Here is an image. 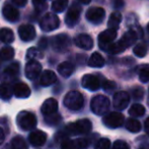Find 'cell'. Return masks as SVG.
Wrapping results in <instances>:
<instances>
[{
  "label": "cell",
  "mask_w": 149,
  "mask_h": 149,
  "mask_svg": "<svg viewBox=\"0 0 149 149\" xmlns=\"http://www.w3.org/2000/svg\"><path fill=\"white\" fill-rule=\"evenodd\" d=\"M42 112L45 115L53 114V113L57 112L58 110V102L54 98H48L44 101L43 105L41 107Z\"/></svg>",
  "instance_id": "19"
},
{
  "label": "cell",
  "mask_w": 149,
  "mask_h": 149,
  "mask_svg": "<svg viewBox=\"0 0 149 149\" xmlns=\"http://www.w3.org/2000/svg\"><path fill=\"white\" fill-rule=\"evenodd\" d=\"M84 104V98L78 91H70L64 97V105L70 110H79Z\"/></svg>",
  "instance_id": "2"
},
{
  "label": "cell",
  "mask_w": 149,
  "mask_h": 149,
  "mask_svg": "<svg viewBox=\"0 0 149 149\" xmlns=\"http://www.w3.org/2000/svg\"><path fill=\"white\" fill-rule=\"evenodd\" d=\"M4 139H5V134H4L3 130L0 128V145H1L2 143H3Z\"/></svg>",
  "instance_id": "48"
},
{
  "label": "cell",
  "mask_w": 149,
  "mask_h": 149,
  "mask_svg": "<svg viewBox=\"0 0 149 149\" xmlns=\"http://www.w3.org/2000/svg\"><path fill=\"white\" fill-rule=\"evenodd\" d=\"M29 140L33 146L41 147L47 141V134L41 130H35V131L33 130V132H31L30 136H29Z\"/></svg>",
  "instance_id": "15"
},
{
  "label": "cell",
  "mask_w": 149,
  "mask_h": 149,
  "mask_svg": "<svg viewBox=\"0 0 149 149\" xmlns=\"http://www.w3.org/2000/svg\"><path fill=\"white\" fill-rule=\"evenodd\" d=\"M16 123L24 131H33L37 126V117L30 112H22L16 117Z\"/></svg>",
  "instance_id": "3"
},
{
  "label": "cell",
  "mask_w": 149,
  "mask_h": 149,
  "mask_svg": "<svg viewBox=\"0 0 149 149\" xmlns=\"http://www.w3.org/2000/svg\"><path fill=\"white\" fill-rule=\"evenodd\" d=\"M0 57L2 60H10L14 57V50L12 47H4L0 51Z\"/></svg>",
  "instance_id": "33"
},
{
  "label": "cell",
  "mask_w": 149,
  "mask_h": 149,
  "mask_svg": "<svg viewBox=\"0 0 149 149\" xmlns=\"http://www.w3.org/2000/svg\"><path fill=\"white\" fill-rule=\"evenodd\" d=\"M10 149H28V145H26L24 138L17 136V137L13 138V140L11 141Z\"/></svg>",
  "instance_id": "30"
},
{
  "label": "cell",
  "mask_w": 149,
  "mask_h": 149,
  "mask_svg": "<svg viewBox=\"0 0 149 149\" xmlns=\"http://www.w3.org/2000/svg\"><path fill=\"white\" fill-rule=\"evenodd\" d=\"M14 95L17 98H28L31 95V89L26 84L24 83H17L12 88Z\"/></svg>",
  "instance_id": "20"
},
{
  "label": "cell",
  "mask_w": 149,
  "mask_h": 149,
  "mask_svg": "<svg viewBox=\"0 0 149 149\" xmlns=\"http://www.w3.org/2000/svg\"><path fill=\"white\" fill-rule=\"evenodd\" d=\"M124 4H125L124 0H114V2H113V5H114V7L116 8V9L122 8L124 6Z\"/></svg>",
  "instance_id": "44"
},
{
  "label": "cell",
  "mask_w": 149,
  "mask_h": 149,
  "mask_svg": "<svg viewBox=\"0 0 149 149\" xmlns=\"http://www.w3.org/2000/svg\"><path fill=\"white\" fill-rule=\"evenodd\" d=\"M61 117L57 113H53V114H49V115H46V119H45V121L50 126H56L61 121Z\"/></svg>",
  "instance_id": "36"
},
{
  "label": "cell",
  "mask_w": 149,
  "mask_h": 149,
  "mask_svg": "<svg viewBox=\"0 0 149 149\" xmlns=\"http://www.w3.org/2000/svg\"><path fill=\"white\" fill-rule=\"evenodd\" d=\"M130 101V96L126 91H120L118 93L115 94L114 100H113V104L114 107L119 110L125 109L128 106Z\"/></svg>",
  "instance_id": "14"
},
{
  "label": "cell",
  "mask_w": 149,
  "mask_h": 149,
  "mask_svg": "<svg viewBox=\"0 0 149 149\" xmlns=\"http://www.w3.org/2000/svg\"><path fill=\"white\" fill-rule=\"evenodd\" d=\"M12 93H13V90L9 84L4 83L0 85V98L4 100H8L11 98Z\"/></svg>",
  "instance_id": "26"
},
{
  "label": "cell",
  "mask_w": 149,
  "mask_h": 149,
  "mask_svg": "<svg viewBox=\"0 0 149 149\" xmlns=\"http://www.w3.org/2000/svg\"><path fill=\"white\" fill-rule=\"evenodd\" d=\"M0 40L3 43H11L14 41V34L10 29L3 28L0 30Z\"/></svg>",
  "instance_id": "25"
},
{
  "label": "cell",
  "mask_w": 149,
  "mask_h": 149,
  "mask_svg": "<svg viewBox=\"0 0 149 149\" xmlns=\"http://www.w3.org/2000/svg\"><path fill=\"white\" fill-rule=\"evenodd\" d=\"M87 64L91 68H102L104 64V59L98 52H94L89 57Z\"/></svg>",
  "instance_id": "23"
},
{
  "label": "cell",
  "mask_w": 149,
  "mask_h": 149,
  "mask_svg": "<svg viewBox=\"0 0 149 149\" xmlns=\"http://www.w3.org/2000/svg\"><path fill=\"white\" fill-rule=\"evenodd\" d=\"M57 81V76L52 71H45L41 76V85L44 87H48V86L53 85L55 82Z\"/></svg>",
  "instance_id": "21"
},
{
  "label": "cell",
  "mask_w": 149,
  "mask_h": 149,
  "mask_svg": "<svg viewBox=\"0 0 149 149\" xmlns=\"http://www.w3.org/2000/svg\"><path fill=\"white\" fill-rule=\"evenodd\" d=\"M141 124L134 119H129L126 121V129L131 133H138L141 131Z\"/></svg>",
  "instance_id": "27"
},
{
  "label": "cell",
  "mask_w": 149,
  "mask_h": 149,
  "mask_svg": "<svg viewBox=\"0 0 149 149\" xmlns=\"http://www.w3.org/2000/svg\"><path fill=\"white\" fill-rule=\"evenodd\" d=\"M80 12L81 8L79 5H77L76 3H74L69 10L67 11V14L65 16V23L68 27H74L75 25L78 23L79 18H80Z\"/></svg>",
  "instance_id": "10"
},
{
  "label": "cell",
  "mask_w": 149,
  "mask_h": 149,
  "mask_svg": "<svg viewBox=\"0 0 149 149\" xmlns=\"http://www.w3.org/2000/svg\"><path fill=\"white\" fill-rule=\"evenodd\" d=\"M73 149H86L89 145V141L86 138H78L72 140Z\"/></svg>",
  "instance_id": "34"
},
{
  "label": "cell",
  "mask_w": 149,
  "mask_h": 149,
  "mask_svg": "<svg viewBox=\"0 0 149 149\" xmlns=\"http://www.w3.org/2000/svg\"><path fill=\"white\" fill-rule=\"evenodd\" d=\"M74 43L79 48L85 50H90L93 47V40L87 34H80L76 36L74 39Z\"/></svg>",
  "instance_id": "17"
},
{
  "label": "cell",
  "mask_w": 149,
  "mask_h": 149,
  "mask_svg": "<svg viewBox=\"0 0 149 149\" xmlns=\"http://www.w3.org/2000/svg\"><path fill=\"white\" fill-rule=\"evenodd\" d=\"M112 149H130V146L123 140H117L113 145Z\"/></svg>",
  "instance_id": "41"
},
{
  "label": "cell",
  "mask_w": 149,
  "mask_h": 149,
  "mask_svg": "<svg viewBox=\"0 0 149 149\" xmlns=\"http://www.w3.org/2000/svg\"><path fill=\"white\" fill-rule=\"evenodd\" d=\"M102 88H104L107 92H111V91H113V90L116 89L117 85L115 82L109 81V80H104V83H102Z\"/></svg>",
  "instance_id": "40"
},
{
  "label": "cell",
  "mask_w": 149,
  "mask_h": 149,
  "mask_svg": "<svg viewBox=\"0 0 149 149\" xmlns=\"http://www.w3.org/2000/svg\"><path fill=\"white\" fill-rule=\"evenodd\" d=\"M68 5V0H54L52 3V9L55 12H63Z\"/></svg>",
  "instance_id": "31"
},
{
  "label": "cell",
  "mask_w": 149,
  "mask_h": 149,
  "mask_svg": "<svg viewBox=\"0 0 149 149\" xmlns=\"http://www.w3.org/2000/svg\"><path fill=\"white\" fill-rule=\"evenodd\" d=\"M90 108L96 115H104L110 108V100L104 95H96L91 99Z\"/></svg>",
  "instance_id": "4"
},
{
  "label": "cell",
  "mask_w": 149,
  "mask_h": 149,
  "mask_svg": "<svg viewBox=\"0 0 149 149\" xmlns=\"http://www.w3.org/2000/svg\"><path fill=\"white\" fill-rule=\"evenodd\" d=\"M81 85L83 88L90 91H96L100 88V80L97 76L87 74L84 75L81 80Z\"/></svg>",
  "instance_id": "12"
},
{
  "label": "cell",
  "mask_w": 149,
  "mask_h": 149,
  "mask_svg": "<svg viewBox=\"0 0 149 149\" xmlns=\"http://www.w3.org/2000/svg\"><path fill=\"white\" fill-rule=\"evenodd\" d=\"M18 34L22 41H31L36 37V30L35 27L31 25H22L18 28Z\"/></svg>",
  "instance_id": "16"
},
{
  "label": "cell",
  "mask_w": 149,
  "mask_h": 149,
  "mask_svg": "<svg viewBox=\"0 0 149 149\" xmlns=\"http://www.w3.org/2000/svg\"><path fill=\"white\" fill-rule=\"evenodd\" d=\"M124 115L120 112H110L102 117V123L107 128L117 129L124 124Z\"/></svg>",
  "instance_id": "7"
},
{
  "label": "cell",
  "mask_w": 149,
  "mask_h": 149,
  "mask_svg": "<svg viewBox=\"0 0 149 149\" xmlns=\"http://www.w3.org/2000/svg\"><path fill=\"white\" fill-rule=\"evenodd\" d=\"M104 16H106V11L102 7H91L86 12L87 20L94 25H98L102 23Z\"/></svg>",
  "instance_id": "13"
},
{
  "label": "cell",
  "mask_w": 149,
  "mask_h": 149,
  "mask_svg": "<svg viewBox=\"0 0 149 149\" xmlns=\"http://www.w3.org/2000/svg\"><path fill=\"white\" fill-rule=\"evenodd\" d=\"M61 149H73L72 140H64L62 145H61Z\"/></svg>",
  "instance_id": "43"
},
{
  "label": "cell",
  "mask_w": 149,
  "mask_h": 149,
  "mask_svg": "<svg viewBox=\"0 0 149 149\" xmlns=\"http://www.w3.org/2000/svg\"><path fill=\"white\" fill-rule=\"evenodd\" d=\"M145 113V107L142 104L135 103L129 108V114L132 117H141Z\"/></svg>",
  "instance_id": "29"
},
{
  "label": "cell",
  "mask_w": 149,
  "mask_h": 149,
  "mask_svg": "<svg viewBox=\"0 0 149 149\" xmlns=\"http://www.w3.org/2000/svg\"><path fill=\"white\" fill-rule=\"evenodd\" d=\"M19 72V64L17 62H13L4 71V77L5 78H14Z\"/></svg>",
  "instance_id": "28"
},
{
  "label": "cell",
  "mask_w": 149,
  "mask_h": 149,
  "mask_svg": "<svg viewBox=\"0 0 149 149\" xmlns=\"http://www.w3.org/2000/svg\"><path fill=\"white\" fill-rule=\"evenodd\" d=\"M2 14L6 20L9 22H16L19 16V11L10 4H5L2 8Z\"/></svg>",
  "instance_id": "18"
},
{
  "label": "cell",
  "mask_w": 149,
  "mask_h": 149,
  "mask_svg": "<svg viewBox=\"0 0 149 149\" xmlns=\"http://www.w3.org/2000/svg\"><path fill=\"white\" fill-rule=\"evenodd\" d=\"M47 0H33V3L35 5V7L38 10H44L45 8H47Z\"/></svg>",
  "instance_id": "42"
},
{
  "label": "cell",
  "mask_w": 149,
  "mask_h": 149,
  "mask_svg": "<svg viewBox=\"0 0 149 149\" xmlns=\"http://www.w3.org/2000/svg\"><path fill=\"white\" fill-rule=\"evenodd\" d=\"M92 125L91 121L87 119H79L73 124H70L66 128V132L70 135H80V134H87L91 131Z\"/></svg>",
  "instance_id": "5"
},
{
  "label": "cell",
  "mask_w": 149,
  "mask_h": 149,
  "mask_svg": "<svg viewBox=\"0 0 149 149\" xmlns=\"http://www.w3.org/2000/svg\"><path fill=\"white\" fill-rule=\"evenodd\" d=\"M117 38V31L113 29H107L106 31L102 32L98 35V46L100 49L106 51L107 48L110 44L114 42V40Z\"/></svg>",
  "instance_id": "8"
},
{
  "label": "cell",
  "mask_w": 149,
  "mask_h": 149,
  "mask_svg": "<svg viewBox=\"0 0 149 149\" xmlns=\"http://www.w3.org/2000/svg\"><path fill=\"white\" fill-rule=\"evenodd\" d=\"M132 95L136 100H141L144 96V89L139 86H136L135 88L132 89Z\"/></svg>",
  "instance_id": "38"
},
{
  "label": "cell",
  "mask_w": 149,
  "mask_h": 149,
  "mask_svg": "<svg viewBox=\"0 0 149 149\" xmlns=\"http://www.w3.org/2000/svg\"><path fill=\"white\" fill-rule=\"evenodd\" d=\"M51 44H52V47H53L56 51L63 52L70 47L71 40L68 35L60 34V35H57V36L52 38Z\"/></svg>",
  "instance_id": "9"
},
{
  "label": "cell",
  "mask_w": 149,
  "mask_h": 149,
  "mask_svg": "<svg viewBox=\"0 0 149 149\" xmlns=\"http://www.w3.org/2000/svg\"><path fill=\"white\" fill-rule=\"evenodd\" d=\"M144 129H145V132L149 136V117L145 119V121H144Z\"/></svg>",
  "instance_id": "46"
},
{
  "label": "cell",
  "mask_w": 149,
  "mask_h": 149,
  "mask_svg": "<svg viewBox=\"0 0 149 149\" xmlns=\"http://www.w3.org/2000/svg\"><path fill=\"white\" fill-rule=\"evenodd\" d=\"M139 80L142 83L149 82V64H143L139 68Z\"/></svg>",
  "instance_id": "32"
},
{
  "label": "cell",
  "mask_w": 149,
  "mask_h": 149,
  "mask_svg": "<svg viewBox=\"0 0 149 149\" xmlns=\"http://www.w3.org/2000/svg\"><path fill=\"white\" fill-rule=\"evenodd\" d=\"M137 38H138L137 33H136L135 31L129 30L127 33H125V34L123 35V37L121 38V40H120L119 42H116V43L113 42L112 44H110L109 47L107 48V51L112 54L121 53L126 48L133 45L136 42V40H137Z\"/></svg>",
  "instance_id": "1"
},
{
  "label": "cell",
  "mask_w": 149,
  "mask_h": 149,
  "mask_svg": "<svg viewBox=\"0 0 149 149\" xmlns=\"http://www.w3.org/2000/svg\"><path fill=\"white\" fill-rule=\"evenodd\" d=\"M26 76L28 79L30 80H35L41 75L42 73V64H40L38 60L35 59H30L28 61V64H26Z\"/></svg>",
  "instance_id": "11"
},
{
  "label": "cell",
  "mask_w": 149,
  "mask_h": 149,
  "mask_svg": "<svg viewBox=\"0 0 149 149\" xmlns=\"http://www.w3.org/2000/svg\"><path fill=\"white\" fill-rule=\"evenodd\" d=\"M26 57L30 58V59H33V58L38 57H43V53L40 52V50H38L37 48H30L28 50V53H26Z\"/></svg>",
  "instance_id": "39"
},
{
  "label": "cell",
  "mask_w": 149,
  "mask_h": 149,
  "mask_svg": "<svg viewBox=\"0 0 149 149\" xmlns=\"http://www.w3.org/2000/svg\"><path fill=\"white\" fill-rule=\"evenodd\" d=\"M122 22V14L119 11H115L111 14L110 18H109L108 26L109 29H113V30H118L119 26Z\"/></svg>",
  "instance_id": "24"
},
{
  "label": "cell",
  "mask_w": 149,
  "mask_h": 149,
  "mask_svg": "<svg viewBox=\"0 0 149 149\" xmlns=\"http://www.w3.org/2000/svg\"><path fill=\"white\" fill-rule=\"evenodd\" d=\"M47 44H48L47 39H46V38H43V39H41V41H40L39 45L41 46L42 48H46V47H47Z\"/></svg>",
  "instance_id": "47"
},
{
  "label": "cell",
  "mask_w": 149,
  "mask_h": 149,
  "mask_svg": "<svg viewBox=\"0 0 149 149\" xmlns=\"http://www.w3.org/2000/svg\"><path fill=\"white\" fill-rule=\"evenodd\" d=\"M79 2H81V3H83V4H88L91 0H78Z\"/></svg>",
  "instance_id": "49"
},
{
  "label": "cell",
  "mask_w": 149,
  "mask_h": 149,
  "mask_svg": "<svg viewBox=\"0 0 149 149\" xmlns=\"http://www.w3.org/2000/svg\"><path fill=\"white\" fill-rule=\"evenodd\" d=\"M133 52L138 57H144V56L146 55V53H147V47H146V45H144V44L139 43L134 47Z\"/></svg>",
  "instance_id": "35"
},
{
  "label": "cell",
  "mask_w": 149,
  "mask_h": 149,
  "mask_svg": "<svg viewBox=\"0 0 149 149\" xmlns=\"http://www.w3.org/2000/svg\"><path fill=\"white\" fill-rule=\"evenodd\" d=\"M94 149H111V141L108 138H102L96 142Z\"/></svg>",
  "instance_id": "37"
},
{
  "label": "cell",
  "mask_w": 149,
  "mask_h": 149,
  "mask_svg": "<svg viewBox=\"0 0 149 149\" xmlns=\"http://www.w3.org/2000/svg\"><path fill=\"white\" fill-rule=\"evenodd\" d=\"M74 72V66L71 62L64 61L58 66V73L64 78H68Z\"/></svg>",
  "instance_id": "22"
},
{
  "label": "cell",
  "mask_w": 149,
  "mask_h": 149,
  "mask_svg": "<svg viewBox=\"0 0 149 149\" xmlns=\"http://www.w3.org/2000/svg\"><path fill=\"white\" fill-rule=\"evenodd\" d=\"M26 1H28V0H12V2H13L15 5L20 6V7H22V6L26 5Z\"/></svg>",
  "instance_id": "45"
},
{
  "label": "cell",
  "mask_w": 149,
  "mask_h": 149,
  "mask_svg": "<svg viewBox=\"0 0 149 149\" xmlns=\"http://www.w3.org/2000/svg\"><path fill=\"white\" fill-rule=\"evenodd\" d=\"M147 30H148V32H149V24H148V26H147Z\"/></svg>",
  "instance_id": "50"
},
{
  "label": "cell",
  "mask_w": 149,
  "mask_h": 149,
  "mask_svg": "<svg viewBox=\"0 0 149 149\" xmlns=\"http://www.w3.org/2000/svg\"><path fill=\"white\" fill-rule=\"evenodd\" d=\"M60 26V20L56 14L54 13H46L44 16H42L40 20V27L45 32H51L56 29H58Z\"/></svg>",
  "instance_id": "6"
}]
</instances>
